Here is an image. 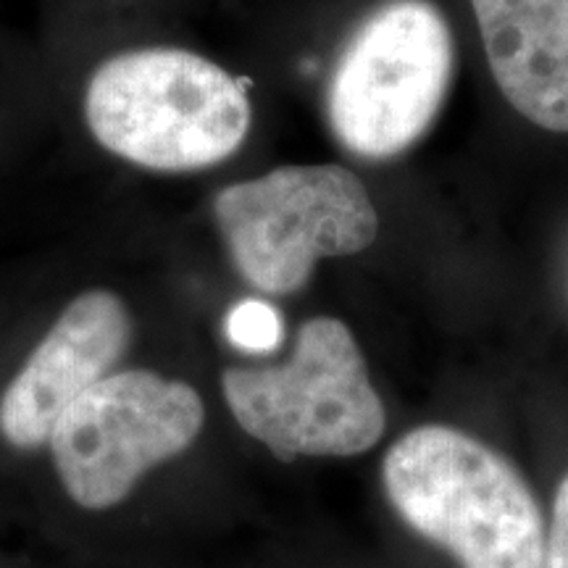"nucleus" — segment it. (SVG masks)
<instances>
[{
  "label": "nucleus",
  "mask_w": 568,
  "mask_h": 568,
  "mask_svg": "<svg viewBox=\"0 0 568 568\" xmlns=\"http://www.w3.org/2000/svg\"><path fill=\"white\" fill-rule=\"evenodd\" d=\"M84 119L105 151L184 174L240 151L251 130L245 80L182 48H140L103 61L84 92Z\"/></svg>",
  "instance_id": "1"
},
{
  "label": "nucleus",
  "mask_w": 568,
  "mask_h": 568,
  "mask_svg": "<svg viewBox=\"0 0 568 568\" xmlns=\"http://www.w3.org/2000/svg\"><path fill=\"white\" fill-rule=\"evenodd\" d=\"M382 481L395 514L460 568H545L548 535L529 485L466 432H408L389 447Z\"/></svg>",
  "instance_id": "2"
},
{
  "label": "nucleus",
  "mask_w": 568,
  "mask_h": 568,
  "mask_svg": "<svg viewBox=\"0 0 568 568\" xmlns=\"http://www.w3.org/2000/svg\"><path fill=\"white\" fill-rule=\"evenodd\" d=\"M222 393L234 422L282 460L361 456L387 426L364 353L332 316L301 324L287 364L224 368Z\"/></svg>",
  "instance_id": "3"
},
{
  "label": "nucleus",
  "mask_w": 568,
  "mask_h": 568,
  "mask_svg": "<svg viewBox=\"0 0 568 568\" xmlns=\"http://www.w3.org/2000/svg\"><path fill=\"white\" fill-rule=\"evenodd\" d=\"M453 34L429 0H387L345 42L326 84L329 130L347 153L393 159L437 119Z\"/></svg>",
  "instance_id": "4"
},
{
  "label": "nucleus",
  "mask_w": 568,
  "mask_h": 568,
  "mask_svg": "<svg viewBox=\"0 0 568 568\" xmlns=\"http://www.w3.org/2000/svg\"><path fill=\"white\" fill-rule=\"evenodd\" d=\"M213 219L234 268L266 295L297 293L318 261L366 251L379 232L364 182L335 163L230 184L213 197Z\"/></svg>",
  "instance_id": "5"
},
{
  "label": "nucleus",
  "mask_w": 568,
  "mask_h": 568,
  "mask_svg": "<svg viewBox=\"0 0 568 568\" xmlns=\"http://www.w3.org/2000/svg\"><path fill=\"white\" fill-rule=\"evenodd\" d=\"M203 424V397L193 385L126 368L84 389L53 426L48 447L71 503L111 510L151 468L190 450Z\"/></svg>",
  "instance_id": "6"
},
{
  "label": "nucleus",
  "mask_w": 568,
  "mask_h": 568,
  "mask_svg": "<svg viewBox=\"0 0 568 568\" xmlns=\"http://www.w3.org/2000/svg\"><path fill=\"white\" fill-rule=\"evenodd\" d=\"M132 343V314L111 290H88L61 311L0 395V435L19 450L48 445L71 403L113 374Z\"/></svg>",
  "instance_id": "7"
},
{
  "label": "nucleus",
  "mask_w": 568,
  "mask_h": 568,
  "mask_svg": "<svg viewBox=\"0 0 568 568\" xmlns=\"http://www.w3.org/2000/svg\"><path fill=\"white\" fill-rule=\"evenodd\" d=\"M489 71L506 101L568 132V0H471Z\"/></svg>",
  "instance_id": "8"
},
{
  "label": "nucleus",
  "mask_w": 568,
  "mask_h": 568,
  "mask_svg": "<svg viewBox=\"0 0 568 568\" xmlns=\"http://www.w3.org/2000/svg\"><path fill=\"white\" fill-rule=\"evenodd\" d=\"M226 332L237 347L247 353H268L280 345L282 322L280 314L264 301H243L234 305L226 318Z\"/></svg>",
  "instance_id": "9"
},
{
  "label": "nucleus",
  "mask_w": 568,
  "mask_h": 568,
  "mask_svg": "<svg viewBox=\"0 0 568 568\" xmlns=\"http://www.w3.org/2000/svg\"><path fill=\"white\" fill-rule=\"evenodd\" d=\"M545 568H568V474L560 481L548 531Z\"/></svg>",
  "instance_id": "10"
}]
</instances>
